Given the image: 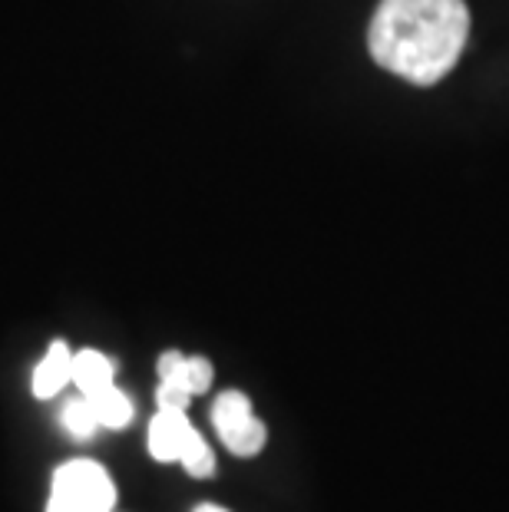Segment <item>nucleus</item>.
Returning a JSON list of instances; mask_svg holds the SVG:
<instances>
[{
	"mask_svg": "<svg viewBox=\"0 0 509 512\" xmlns=\"http://www.w3.org/2000/svg\"><path fill=\"white\" fill-rule=\"evenodd\" d=\"M470 40L463 0H381L367 27V50L377 67L404 83H440Z\"/></svg>",
	"mask_w": 509,
	"mask_h": 512,
	"instance_id": "f257e3e1",
	"label": "nucleus"
},
{
	"mask_svg": "<svg viewBox=\"0 0 509 512\" xmlns=\"http://www.w3.org/2000/svg\"><path fill=\"white\" fill-rule=\"evenodd\" d=\"M116 486L113 476L93 460L63 463L50 479L47 512H113Z\"/></svg>",
	"mask_w": 509,
	"mask_h": 512,
	"instance_id": "f03ea898",
	"label": "nucleus"
},
{
	"mask_svg": "<svg viewBox=\"0 0 509 512\" xmlns=\"http://www.w3.org/2000/svg\"><path fill=\"white\" fill-rule=\"evenodd\" d=\"M212 423L219 440L229 446L235 456H258L268 443L265 423L255 417L252 400L242 390H225L212 403Z\"/></svg>",
	"mask_w": 509,
	"mask_h": 512,
	"instance_id": "7ed1b4c3",
	"label": "nucleus"
},
{
	"mask_svg": "<svg viewBox=\"0 0 509 512\" xmlns=\"http://www.w3.org/2000/svg\"><path fill=\"white\" fill-rule=\"evenodd\" d=\"M196 427L189 423L186 410H156L149 423V456L156 463H179L192 440Z\"/></svg>",
	"mask_w": 509,
	"mask_h": 512,
	"instance_id": "20e7f679",
	"label": "nucleus"
},
{
	"mask_svg": "<svg viewBox=\"0 0 509 512\" xmlns=\"http://www.w3.org/2000/svg\"><path fill=\"white\" fill-rule=\"evenodd\" d=\"M67 384H73V351L63 341H53L47 347V354H43V361L34 367L30 387H34L37 400H50Z\"/></svg>",
	"mask_w": 509,
	"mask_h": 512,
	"instance_id": "39448f33",
	"label": "nucleus"
},
{
	"mask_svg": "<svg viewBox=\"0 0 509 512\" xmlns=\"http://www.w3.org/2000/svg\"><path fill=\"white\" fill-rule=\"evenodd\" d=\"M116 377V364L100 351H80L73 354V384L80 394H96V390L110 387Z\"/></svg>",
	"mask_w": 509,
	"mask_h": 512,
	"instance_id": "423d86ee",
	"label": "nucleus"
},
{
	"mask_svg": "<svg viewBox=\"0 0 509 512\" xmlns=\"http://www.w3.org/2000/svg\"><path fill=\"white\" fill-rule=\"evenodd\" d=\"M96 410V420H100V427L106 430H126L129 420H133V400H129L123 390H119L116 384L96 390V394H86Z\"/></svg>",
	"mask_w": 509,
	"mask_h": 512,
	"instance_id": "0eeeda50",
	"label": "nucleus"
},
{
	"mask_svg": "<svg viewBox=\"0 0 509 512\" xmlns=\"http://www.w3.org/2000/svg\"><path fill=\"white\" fill-rule=\"evenodd\" d=\"M63 430H67L73 440H90L93 433L100 430V420H96V410L86 394L73 397L67 407H63Z\"/></svg>",
	"mask_w": 509,
	"mask_h": 512,
	"instance_id": "6e6552de",
	"label": "nucleus"
},
{
	"mask_svg": "<svg viewBox=\"0 0 509 512\" xmlns=\"http://www.w3.org/2000/svg\"><path fill=\"white\" fill-rule=\"evenodd\" d=\"M212 377H215V370H212L209 361H205V357H182V364L162 380H176V384L186 387L192 397H199V394H205V390L212 387Z\"/></svg>",
	"mask_w": 509,
	"mask_h": 512,
	"instance_id": "1a4fd4ad",
	"label": "nucleus"
},
{
	"mask_svg": "<svg viewBox=\"0 0 509 512\" xmlns=\"http://www.w3.org/2000/svg\"><path fill=\"white\" fill-rule=\"evenodd\" d=\"M179 466L186 470L189 476H196V479H209L215 473V453H212V446L205 443V437L196 430L192 433V440L186 446V453H182V460Z\"/></svg>",
	"mask_w": 509,
	"mask_h": 512,
	"instance_id": "9d476101",
	"label": "nucleus"
},
{
	"mask_svg": "<svg viewBox=\"0 0 509 512\" xmlns=\"http://www.w3.org/2000/svg\"><path fill=\"white\" fill-rule=\"evenodd\" d=\"M192 394L176 380H159L156 387V407L159 410H189Z\"/></svg>",
	"mask_w": 509,
	"mask_h": 512,
	"instance_id": "9b49d317",
	"label": "nucleus"
},
{
	"mask_svg": "<svg viewBox=\"0 0 509 512\" xmlns=\"http://www.w3.org/2000/svg\"><path fill=\"white\" fill-rule=\"evenodd\" d=\"M196 512H229V509H222V506H212V503H202Z\"/></svg>",
	"mask_w": 509,
	"mask_h": 512,
	"instance_id": "f8f14e48",
	"label": "nucleus"
}]
</instances>
